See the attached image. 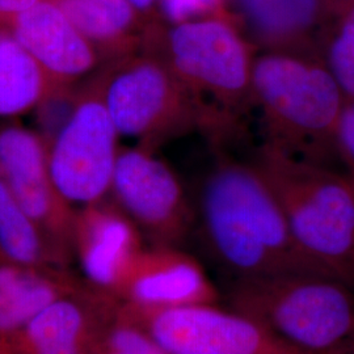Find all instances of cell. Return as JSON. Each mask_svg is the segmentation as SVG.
Masks as SVG:
<instances>
[{"mask_svg": "<svg viewBox=\"0 0 354 354\" xmlns=\"http://www.w3.org/2000/svg\"><path fill=\"white\" fill-rule=\"evenodd\" d=\"M200 209L212 251L238 279L323 276L252 163L222 160L215 165L203 181Z\"/></svg>", "mask_w": 354, "mask_h": 354, "instance_id": "6da1fadb", "label": "cell"}, {"mask_svg": "<svg viewBox=\"0 0 354 354\" xmlns=\"http://www.w3.org/2000/svg\"><path fill=\"white\" fill-rule=\"evenodd\" d=\"M0 177L67 260L73 253L76 210L57 188L46 146L33 127L17 122L0 127Z\"/></svg>", "mask_w": 354, "mask_h": 354, "instance_id": "30bf717a", "label": "cell"}, {"mask_svg": "<svg viewBox=\"0 0 354 354\" xmlns=\"http://www.w3.org/2000/svg\"><path fill=\"white\" fill-rule=\"evenodd\" d=\"M109 198L152 245L180 247L194 226V210L175 171L140 145H121Z\"/></svg>", "mask_w": 354, "mask_h": 354, "instance_id": "ba28073f", "label": "cell"}, {"mask_svg": "<svg viewBox=\"0 0 354 354\" xmlns=\"http://www.w3.org/2000/svg\"><path fill=\"white\" fill-rule=\"evenodd\" d=\"M143 248L140 228L109 197L76 209L73 253L93 290L114 298Z\"/></svg>", "mask_w": 354, "mask_h": 354, "instance_id": "7c38bea8", "label": "cell"}, {"mask_svg": "<svg viewBox=\"0 0 354 354\" xmlns=\"http://www.w3.org/2000/svg\"><path fill=\"white\" fill-rule=\"evenodd\" d=\"M320 57L346 102H354V0L335 1Z\"/></svg>", "mask_w": 354, "mask_h": 354, "instance_id": "ffe728a7", "label": "cell"}, {"mask_svg": "<svg viewBox=\"0 0 354 354\" xmlns=\"http://www.w3.org/2000/svg\"><path fill=\"white\" fill-rule=\"evenodd\" d=\"M102 74L104 102L121 138L156 151L196 129L219 133L203 102L150 54L102 64Z\"/></svg>", "mask_w": 354, "mask_h": 354, "instance_id": "8992f818", "label": "cell"}, {"mask_svg": "<svg viewBox=\"0 0 354 354\" xmlns=\"http://www.w3.org/2000/svg\"><path fill=\"white\" fill-rule=\"evenodd\" d=\"M207 17L232 19L226 0H159L151 21L181 23Z\"/></svg>", "mask_w": 354, "mask_h": 354, "instance_id": "603a6c76", "label": "cell"}, {"mask_svg": "<svg viewBox=\"0 0 354 354\" xmlns=\"http://www.w3.org/2000/svg\"><path fill=\"white\" fill-rule=\"evenodd\" d=\"M335 1L226 0V7L234 23L257 53L320 57L322 41Z\"/></svg>", "mask_w": 354, "mask_h": 354, "instance_id": "4fadbf2b", "label": "cell"}, {"mask_svg": "<svg viewBox=\"0 0 354 354\" xmlns=\"http://www.w3.org/2000/svg\"><path fill=\"white\" fill-rule=\"evenodd\" d=\"M120 304L140 310H169L216 304L213 281L201 263L180 247L143 248L114 294Z\"/></svg>", "mask_w": 354, "mask_h": 354, "instance_id": "8fae6325", "label": "cell"}, {"mask_svg": "<svg viewBox=\"0 0 354 354\" xmlns=\"http://www.w3.org/2000/svg\"><path fill=\"white\" fill-rule=\"evenodd\" d=\"M3 24H4V23H3V21H1V20H0V26H3Z\"/></svg>", "mask_w": 354, "mask_h": 354, "instance_id": "83f0119b", "label": "cell"}, {"mask_svg": "<svg viewBox=\"0 0 354 354\" xmlns=\"http://www.w3.org/2000/svg\"><path fill=\"white\" fill-rule=\"evenodd\" d=\"M134 8L149 21H151L159 0H129Z\"/></svg>", "mask_w": 354, "mask_h": 354, "instance_id": "484cf974", "label": "cell"}, {"mask_svg": "<svg viewBox=\"0 0 354 354\" xmlns=\"http://www.w3.org/2000/svg\"><path fill=\"white\" fill-rule=\"evenodd\" d=\"M252 102L264 146L304 162L329 165L346 99L317 55L257 53Z\"/></svg>", "mask_w": 354, "mask_h": 354, "instance_id": "7a4b0ae2", "label": "cell"}, {"mask_svg": "<svg viewBox=\"0 0 354 354\" xmlns=\"http://www.w3.org/2000/svg\"><path fill=\"white\" fill-rule=\"evenodd\" d=\"M252 165L317 270L354 290V187L349 178L329 165L294 159L264 145Z\"/></svg>", "mask_w": 354, "mask_h": 354, "instance_id": "277c9868", "label": "cell"}, {"mask_svg": "<svg viewBox=\"0 0 354 354\" xmlns=\"http://www.w3.org/2000/svg\"><path fill=\"white\" fill-rule=\"evenodd\" d=\"M51 83L7 26H0V120L32 113Z\"/></svg>", "mask_w": 354, "mask_h": 354, "instance_id": "ac0fdd59", "label": "cell"}, {"mask_svg": "<svg viewBox=\"0 0 354 354\" xmlns=\"http://www.w3.org/2000/svg\"><path fill=\"white\" fill-rule=\"evenodd\" d=\"M230 307L299 354H351L354 290L320 274L238 279Z\"/></svg>", "mask_w": 354, "mask_h": 354, "instance_id": "5b68a950", "label": "cell"}, {"mask_svg": "<svg viewBox=\"0 0 354 354\" xmlns=\"http://www.w3.org/2000/svg\"><path fill=\"white\" fill-rule=\"evenodd\" d=\"M140 51L159 59L203 102L219 133L253 106L257 50L232 19L149 21Z\"/></svg>", "mask_w": 354, "mask_h": 354, "instance_id": "3957f363", "label": "cell"}, {"mask_svg": "<svg viewBox=\"0 0 354 354\" xmlns=\"http://www.w3.org/2000/svg\"><path fill=\"white\" fill-rule=\"evenodd\" d=\"M120 138L104 102L100 67L82 82L74 113L46 149L54 183L75 210L109 197Z\"/></svg>", "mask_w": 354, "mask_h": 354, "instance_id": "52a82bcc", "label": "cell"}, {"mask_svg": "<svg viewBox=\"0 0 354 354\" xmlns=\"http://www.w3.org/2000/svg\"><path fill=\"white\" fill-rule=\"evenodd\" d=\"M336 158L340 159L345 171L354 187V102H345L340 122L336 131Z\"/></svg>", "mask_w": 354, "mask_h": 354, "instance_id": "cb8c5ba5", "label": "cell"}, {"mask_svg": "<svg viewBox=\"0 0 354 354\" xmlns=\"http://www.w3.org/2000/svg\"><path fill=\"white\" fill-rule=\"evenodd\" d=\"M41 0H0V20L6 24L19 13L36 6Z\"/></svg>", "mask_w": 354, "mask_h": 354, "instance_id": "d4e9b609", "label": "cell"}, {"mask_svg": "<svg viewBox=\"0 0 354 354\" xmlns=\"http://www.w3.org/2000/svg\"><path fill=\"white\" fill-rule=\"evenodd\" d=\"M86 354H172L127 317L117 302L95 330Z\"/></svg>", "mask_w": 354, "mask_h": 354, "instance_id": "44dd1931", "label": "cell"}, {"mask_svg": "<svg viewBox=\"0 0 354 354\" xmlns=\"http://www.w3.org/2000/svg\"><path fill=\"white\" fill-rule=\"evenodd\" d=\"M117 301L100 291L57 299L26 327L0 340V354H86L102 319Z\"/></svg>", "mask_w": 354, "mask_h": 354, "instance_id": "9a60e30c", "label": "cell"}, {"mask_svg": "<svg viewBox=\"0 0 354 354\" xmlns=\"http://www.w3.org/2000/svg\"><path fill=\"white\" fill-rule=\"evenodd\" d=\"M100 54L104 64L140 49L147 20L129 0H50Z\"/></svg>", "mask_w": 354, "mask_h": 354, "instance_id": "2e32d148", "label": "cell"}, {"mask_svg": "<svg viewBox=\"0 0 354 354\" xmlns=\"http://www.w3.org/2000/svg\"><path fill=\"white\" fill-rule=\"evenodd\" d=\"M120 307L169 353L299 354L251 317L218 302L169 310Z\"/></svg>", "mask_w": 354, "mask_h": 354, "instance_id": "9c48e42d", "label": "cell"}, {"mask_svg": "<svg viewBox=\"0 0 354 354\" xmlns=\"http://www.w3.org/2000/svg\"><path fill=\"white\" fill-rule=\"evenodd\" d=\"M80 84L51 83L50 87L33 109V130L45 143L46 149L55 140L64 124L75 111Z\"/></svg>", "mask_w": 354, "mask_h": 354, "instance_id": "7402d4cb", "label": "cell"}, {"mask_svg": "<svg viewBox=\"0 0 354 354\" xmlns=\"http://www.w3.org/2000/svg\"><path fill=\"white\" fill-rule=\"evenodd\" d=\"M351 354H354V345H353V349H352V352H351Z\"/></svg>", "mask_w": 354, "mask_h": 354, "instance_id": "4316f807", "label": "cell"}, {"mask_svg": "<svg viewBox=\"0 0 354 354\" xmlns=\"http://www.w3.org/2000/svg\"><path fill=\"white\" fill-rule=\"evenodd\" d=\"M76 291L77 286L62 269L0 260V340L26 327L49 304Z\"/></svg>", "mask_w": 354, "mask_h": 354, "instance_id": "e0dca14e", "label": "cell"}, {"mask_svg": "<svg viewBox=\"0 0 354 354\" xmlns=\"http://www.w3.org/2000/svg\"><path fill=\"white\" fill-rule=\"evenodd\" d=\"M0 260L13 264L58 268L64 256L13 197L0 177Z\"/></svg>", "mask_w": 354, "mask_h": 354, "instance_id": "d6986e66", "label": "cell"}, {"mask_svg": "<svg viewBox=\"0 0 354 354\" xmlns=\"http://www.w3.org/2000/svg\"><path fill=\"white\" fill-rule=\"evenodd\" d=\"M6 26L53 83H82L105 64L88 39L50 0H41Z\"/></svg>", "mask_w": 354, "mask_h": 354, "instance_id": "5bb4252c", "label": "cell"}]
</instances>
